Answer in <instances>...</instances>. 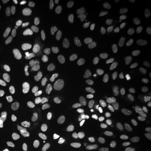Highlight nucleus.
Returning a JSON list of instances; mask_svg holds the SVG:
<instances>
[{
	"label": "nucleus",
	"instance_id": "37998d69",
	"mask_svg": "<svg viewBox=\"0 0 151 151\" xmlns=\"http://www.w3.org/2000/svg\"><path fill=\"white\" fill-rule=\"evenodd\" d=\"M148 84H149L150 87L151 88V73L148 77Z\"/></svg>",
	"mask_w": 151,
	"mask_h": 151
},
{
	"label": "nucleus",
	"instance_id": "c9c22d12",
	"mask_svg": "<svg viewBox=\"0 0 151 151\" xmlns=\"http://www.w3.org/2000/svg\"><path fill=\"white\" fill-rule=\"evenodd\" d=\"M18 2H19L18 0H5L4 1V4H5L6 6L10 7L15 5Z\"/></svg>",
	"mask_w": 151,
	"mask_h": 151
},
{
	"label": "nucleus",
	"instance_id": "b1692460",
	"mask_svg": "<svg viewBox=\"0 0 151 151\" xmlns=\"http://www.w3.org/2000/svg\"><path fill=\"white\" fill-rule=\"evenodd\" d=\"M87 103L90 107L93 109H98L101 106V100L99 96H92L87 100Z\"/></svg>",
	"mask_w": 151,
	"mask_h": 151
},
{
	"label": "nucleus",
	"instance_id": "2f4dec72",
	"mask_svg": "<svg viewBox=\"0 0 151 151\" xmlns=\"http://www.w3.org/2000/svg\"><path fill=\"white\" fill-rule=\"evenodd\" d=\"M32 69V60L31 58H27L23 65V70L25 73L29 75L31 73Z\"/></svg>",
	"mask_w": 151,
	"mask_h": 151
},
{
	"label": "nucleus",
	"instance_id": "f8f14e48",
	"mask_svg": "<svg viewBox=\"0 0 151 151\" xmlns=\"http://www.w3.org/2000/svg\"><path fill=\"white\" fill-rule=\"evenodd\" d=\"M115 59V55L111 53H105L103 54L101 57V64L103 70H108L110 64L113 63Z\"/></svg>",
	"mask_w": 151,
	"mask_h": 151
},
{
	"label": "nucleus",
	"instance_id": "6ab92c4d",
	"mask_svg": "<svg viewBox=\"0 0 151 151\" xmlns=\"http://www.w3.org/2000/svg\"><path fill=\"white\" fill-rule=\"evenodd\" d=\"M62 57L65 62L70 65H75L78 61V58L77 55L68 51L64 52L62 53Z\"/></svg>",
	"mask_w": 151,
	"mask_h": 151
},
{
	"label": "nucleus",
	"instance_id": "393cba45",
	"mask_svg": "<svg viewBox=\"0 0 151 151\" xmlns=\"http://www.w3.org/2000/svg\"><path fill=\"white\" fill-rule=\"evenodd\" d=\"M99 6V16L100 19H105L108 14V7L106 1L101 0Z\"/></svg>",
	"mask_w": 151,
	"mask_h": 151
},
{
	"label": "nucleus",
	"instance_id": "f704fd0d",
	"mask_svg": "<svg viewBox=\"0 0 151 151\" xmlns=\"http://www.w3.org/2000/svg\"><path fill=\"white\" fill-rule=\"evenodd\" d=\"M52 5H53V2H52L51 1H46V2H44L43 4H42L40 6V7L41 9L45 10L51 7Z\"/></svg>",
	"mask_w": 151,
	"mask_h": 151
},
{
	"label": "nucleus",
	"instance_id": "5701e85b",
	"mask_svg": "<svg viewBox=\"0 0 151 151\" xmlns=\"http://www.w3.org/2000/svg\"><path fill=\"white\" fill-rule=\"evenodd\" d=\"M82 75L84 79L86 81H88L91 78V73L90 67L88 64V62L86 60H84L82 63Z\"/></svg>",
	"mask_w": 151,
	"mask_h": 151
},
{
	"label": "nucleus",
	"instance_id": "58836bf2",
	"mask_svg": "<svg viewBox=\"0 0 151 151\" xmlns=\"http://www.w3.org/2000/svg\"><path fill=\"white\" fill-rule=\"evenodd\" d=\"M26 2L28 4V5L30 6L31 8H34L35 7V2L33 0H27Z\"/></svg>",
	"mask_w": 151,
	"mask_h": 151
},
{
	"label": "nucleus",
	"instance_id": "dca6fc26",
	"mask_svg": "<svg viewBox=\"0 0 151 151\" xmlns=\"http://www.w3.org/2000/svg\"><path fill=\"white\" fill-rule=\"evenodd\" d=\"M70 110L68 107L65 106H60L58 107V110L56 111H51L50 113V116L53 119H58L62 117L65 115L70 113Z\"/></svg>",
	"mask_w": 151,
	"mask_h": 151
},
{
	"label": "nucleus",
	"instance_id": "7ed1b4c3",
	"mask_svg": "<svg viewBox=\"0 0 151 151\" xmlns=\"http://www.w3.org/2000/svg\"><path fill=\"white\" fill-rule=\"evenodd\" d=\"M125 89L130 96L132 97L136 96L139 91V83L134 77L130 76L127 80Z\"/></svg>",
	"mask_w": 151,
	"mask_h": 151
},
{
	"label": "nucleus",
	"instance_id": "39448f33",
	"mask_svg": "<svg viewBox=\"0 0 151 151\" xmlns=\"http://www.w3.org/2000/svg\"><path fill=\"white\" fill-rule=\"evenodd\" d=\"M80 92L76 88H71L67 92L66 97L65 98V101L67 105L73 106L78 102L80 99Z\"/></svg>",
	"mask_w": 151,
	"mask_h": 151
},
{
	"label": "nucleus",
	"instance_id": "f257e3e1",
	"mask_svg": "<svg viewBox=\"0 0 151 151\" xmlns=\"http://www.w3.org/2000/svg\"><path fill=\"white\" fill-rule=\"evenodd\" d=\"M26 105L29 113L33 118L40 119L44 114L43 109L38 100L34 97L28 98L26 100Z\"/></svg>",
	"mask_w": 151,
	"mask_h": 151
},
{
	"label": "nucleus",
	"instance_id": "423d86ee",
	"mask_svg": "<svg viewBox=\"0 0 151 151\" xmlns=\"http://www.w3.org/2000/svg\"><path fill=\"white\" fill-rule=\"evenodd\" d=\"M66 67L65 61L60 57H55L50 60L46 65L48 70H64Z\"/></svg>",
	"mask_w": 151,
	"mask_h": 151
},
{
	"label": "nucleus",
	"instance_id": "0eeeda50",
	"mask_svg": "<svg viewBox=\"0 0 151 151\" xmlns=\"http://www.w3.org/2000/svg\"><path fill=\"white\" fill-rule=\"evenodd\" d=\"M115 118L119 125L123 127L127 128L130 124V116L129 114L123 110H119L115 114Z\"/></svg>",
	"mask_w": 151,
	"mask_h": 151
},
{
	"label": "nucleus",
	"instance_id": "aec40b11",
	"mask_svg": "<svg viewBox=\"0 0 151 151\" xmlns=\"http://www.w3.org/2000/svg\"><path fill=\"white\" fill-rule=\"evenodd\" d=\"M148 8V5L146 2H138L135 5L134 9V12L136 16H142L145 14Z\"/></svg>",
	"mask_w": 151,
	"mask_h": 151
},
{
	"label": "nucleus",
	"instance_id": "a19ab883",
	"mask_svg": "<svg viewBox=\"0 0 151 151\" xmlns=\"http://www.w3.org/2000/svg\"><path fill=\"white\" fill-rule=\"evenodd\" d=\"M6 151H18L15 147L13 146H9V147H7L6 150Z\"/></svg>",
	"mask_w": 151,
	"mask_h": 151
},
{
	"label": "nucleus",
	"instance_id": "cd10ccee",
	"mask_svg": "<svg viewBox=\"0 0 151 151\" xmlns=\"http://www.w3.org/2000/svg\"><path fill=\"white\" fill-rule=\"evenodd\" d=\"M7 136L10 140L12 142L19 143L21 141V137L19 134L16 132V130L13 129H9L7 131Z\"/></svg>",
	"mask_w": 151,
	"mask_h": 151
},
{
	"label": "nucleus",
	"instance_id": "7c9ffc66",
	"mask_svg": "<svg viewBox=\"0 0 151 151\" xmlns=\"http://www.w3.org/2000/svg\"><path fill=\"white\" fill-rule=\"evenodd\" d=\"M70 10V7L66 4L64 3H58L57 4V7L56 11L58 13L62 14H67Z\"/></svg>",
	"mask_w": 151,
	"mask_h": 151
},
{
	"label": "nucleus",
	"instance_id": "473e14b6",
	"mask_svg": "<svg viewBox=\"0 0 151 151\" xmlns=\"http://www.w3.org/2000/svg\"><path fill=\"white\" fill-rule=\"evenodd\" d=\"M44 46V42L43 41L39 40L32 44V48L34 52H39L43 49Z\"/></svg>",
	"mask_w": 151,
	"mask_h": 151
},
{
	"label": "nucleus",
	"instance_id": "9d476101",
	"mask_svg": "<svg viewBox=\"0 0 151 151\" xmlns=\"http://www.w3.org/2000/svg\"><path fill=\"white\" fill-rule=\"evenodd\" d=\"M22 58L20 55H15L7 67L6 72L9 76L12 75L16 72L18 67L22 62Z\"/></svg>",
	"mask_w": 151,
	"mask_h": 151
},
{
	"label": "nucleus",
	"instance_id": "79ce46f5",
	"mask_svg": "<svg viewBox=\"0 0 151 151\" xmlns=\"http://www.w3.org/2000/svg\"><path fill=\"white\" fill-rule=\"evenodd\" d=\"M105 151H116V148L115 147H110L106 148Z\"/></svg>",
	"mask_w": 151,
	"mask_h": 151
},
{
	"label": "nucleus",
	"instance_id": "4468645a",
	"mask_svg": "<svg viewBox=\"0 0 151 151\" xmlns=\"http://www.w3.org/2000/svg\"><path fill=\"white\" fill-rule=\"evenodd\" d=\"M78 127V124L76 123L75 121H71L68 122L67 120H64L60 122L59 124V128L62 133L65 134L68 130L71 129L73 127L77 128Z\"/></svg>",
	"mask_w": 151,
	"mask_h": 151
},
{
	"label": "nucleus",
	"instance_id": "c85d7f7f",
	"mask_svg": "<svg viewBox=\"0 0 151 151\" xmlns=\"http://www.w3.org/2000/svg\"><path fill=\"white\" fill-rule=\"evenodd\" d=\"M31 14L28 11H25L23 14L22 19V25L25 29H27L29 28L31 24Z\"/></svg>",
	"mask_w": 151,
	"mask_h": 151
},
{
	"label": "nucleus",
	"instance_id": "ddd939ff",
	"mask_svg": "<svg viewBox=\"0 0 151 151\" xmlns=\"http://www.w3.org/2000/svg\"><path fill=\"white\" fill-rule=\"evenodd\" d=\"M80 132L77 128H72L63 135L62 142H75L79 138Z\"/></svg>",
	"mask_w": 151,
	"mask_h": 151
},
{
	"label": "nucleus",
	"instance_id": "49530a36",
	"mask_svg": "<svg viewBox=\"0 0 151 151\" xmlns=\"http://www.w3.org/2000/svg\"><path fill=\"white\" fill-rule=\"evenodd\" d=\"M0 150H1V147H0Z\"/></svg>",
	"mask_w": 151,
	"mask_h": 151
},
{
	"label": "nucleus",
	"instance_id": "ea45409f",
	"mask_svg": "<svg viewBox=\"0 0 151 151\" xmlns=\"http://www.w3.org/2000/svg\"><path fill=\"white\" fill-rule=\"evenodd\" d=\"M50 107L51 108V110H52V112L56 111L58 110V106H57V104L52 105L50 106Z\"/></svg>",
	"mask_w": 151,
	"mask_h": 151
},
{
	"label": "nucleus",
	"instance_id": "4be33fe9",
	"mask_svg": "<svg viewBox=\"0 0 151 151\" xmlns=\"http://www.w3.org/2000/svg\"><path fill=\"white\" fill-rule=\"evenodd\" d=\"M25 74L23 73H19L14 77V78L11 81L10 86L12 88H15L17 87L20 86L25 80Z\"/></svg>",
	"mask_w": 151,
	"mask_h": 151
},
{
	"label": "nucleus",
	"instance_id": "f03ea898",
	"mask_svg": "<svg viewBox=\"0 0 151 151\" xmlns=\"http://www.w3.org/2000/svg\"><path fill=\"white\" fill-rule=\"evenodd\" d=\"M44 25L45 29L48 31L58 32L62 30L63 26V21L58 16H49L45 21Z\"/></svg>",
	"mask_w": 151,
	"mask_h": 151
},
{
	"label": "nucleus",
	"instance_id": "e433bc0d",
	"mask_svg": "<svg viewBox=\"0 0 151 151\" xmlns=\"http://www.w3.org/2000/svg\"><path fill=\"white\" fill-rule=\"evenodd\" d=\"M73 151H85V148L83 145L81 143L78 142L75 147V149Z\"/></svg>",
	"mask_w": 151,
	"mask_h": 151
},
{
	"label": "nucleus",
	"instance_id": "f3484780",
	"mask_svg": "<svg viewBox=\"0 0 151 151\" xmlns=\"http://www.w3.org/2000/svg\"><path fill=\"white\" fill-rule=\"evenodd\" d=\"M104 102L109 107H114L118 103V99L115 95L106 93L103 96Z\"/></svg>",
	"mask_w": 151,
	"mask_h": 151
},
{
	"label": "nucleus",
	"instance_id": "bb28decb",
	"mask_svg": "<svg viewBox=\"0 0 151 151\" xmlns=\"http://www.w3.org/2000/svg\"><path fill=\"white\" fill-rule=\"evenodd\" d=\"M57 133L55 131H52L49 135V142L50 144V149L52 151H57L58 150V146L55 142Z\"/></svg>",
	"mask_w": 151,
	"mask_h": 151
},
{
	"label": "nucleus",
	"instance_id": "20e7f679",
	"mask_svg": "<svg viewBox=\"0 0 151 151\" xmlns=\"http://www.w3.org/2000/svg\"><path fill=\"white\" fill-rule=\"evenodd\" d=\"M63 93V90L60 88L57 87H49L44 90L43 96L47 101H51L62 97Z\"/></svg>",
	"mask_w": 151,
	"mask_h": 151
},
{
	"label": "nucleus",
	"instance_id": "c03bdc74",
	"mask_svg": "<svg viewBox=\"0 0 151 151\" xmlns=\"http://www.w3.org/2000/svg\"><path fill=\"white\" fill-rule=\"evenodd\" d=\"M35 53H34V52H32V53H30V57H31V58H32V57H35Z\"/></svg>",
	"mask_w": 151,
	"mask_h": 151
},
{
	"label": "nucleus",
	"instance_id": "1a4fd4ad",
	"mask_svg": "<svg viewBox=\"0 0 151 151\" xmlns=\"http://www.w3.org/2000/svg\"><path fill=\"white\" fill-rule=\"evenodd\" d=\"M110 138V133L105 127L100 128L95 134V139L98 142H104Z\"/></svg>",
	"mask_w": 151,
	"mask_h": 151
},
{
	"label": "nucleus",
	"instance_id": "9b49d317",
	"mask_svg": "<svg viewBox=\"0 0 151 151\" xmlns=\"http://www.w3.org/2000/svg\"><path fill=\"white\" fill-rule=\"evenodd\" d=\"M124 20V14L122 11H116L111 16L110 23L114 27L118 28L120 27Z\"/></svg>",
	"mask_w": 151,
	"mask_h": 151
},
{
	"label": "nucleus",
	"instance_id": "c756f323",
	"mask_svg": "<svg viewBox=\"0 0 151 151\" xmlns=\"http://www.w3.org/2000/svg\"><path fill=\"white\" fill-rule=\"evenodd\" d=\"M141 122H146L151 119V108H147L143 110L139 116Z\"/></svg>",
	"mask_w": 151,
	"mask_h": 151
},
{
	"label": "nucleus",
	"instance_id": "6e6552de",
	"mask_svg": "<svg viewBox=\"0 0 151 151\" xmlns=\"http://www.w3.org/2000/svg\"><path fill=\"white\" fill-rule=\"evenodd\" d=\"M124 70L123 63L120 60L116 61L114 65L113 68L111 71V76L114 80L115 81H119L123 76Z\"/></svg>",
	"mask_w": 151,
	"mask_h": 151
},
{
	"label": "nucleus",
	"instance_id": "a211bd4d",
	"mask_svg": "<svg viewBox=\"0 0 151 151\" xmlns=\"http://www.w3.org/2000/svg\"><path fill=\"white\" fill-rule=\"evenodd\" d=\"M11 27L12 30L15 32H19L22 28V22L21 16L19 14H15L12 20Z\"/></svg>",
	"mask_w": 151,
	"mask_h": 151
},
{
	"label": "nucleus",
	"instance_id": "2eb2a0df",
	"mask_svg": "<svg viewBox=\"0 0 151 151\" xmlns=\"http://www.w3.org/2000/svg\"><path fill=\"white\" fill-rule=\"evenodd\" d=\"M148 32L146 28L143 27L139 29L137 33V41L142 46H145L147 43Z\"/></svg>",
	"mask_w": 151,
	"mask_h": 151
},
{
	"label": "nucleus",
	"instance_id": "a878e982",
	"mask_svg": "<svg viewBox=\"0 0 151 151\" xmlns=\"http://www.w3.org/2000/svg\"><path fill=\"white\" fill-rule=\"evenodd\" d=\"M80 44L78 38L76 35H71L68 39V47L72 50H75L78 48Z\"/></svg>",
	"mask_w": 151,
	"mask_h": 151
},
{
	"label": "nucleus",
	"instance_id": "72a5a7b5",
	"mask_svg": "<svg viewBox=\"0 0 151 151\" xmlns=\"http://www.w3.org/2000/svg\"><path fill=\"white\" fill-rule=\"evenodd\" d=\"M59 48V45L57 44H53L51 46H47L44 50V53L45 54H49L54 53Z\"/></svg>",
	"mask_w": 151,
	"mask_h": 151
},
{
	"label": "nucleus",
	"instance_id": "4c0bfd02",
	"mask_svg": "<svg viewBox=\"0 0 151 151\" xmlns=\"http://www.w3.org/2000/svg\"><path fill=\"white\" fill-rule=\"evenodd\" d=\"M118 0H110L109 1V4L111 6V8H115L116 7V6L118 5Z\"/></svg>",
	"mask_w": 151,
	"mask_h": 151
},
{
	"label": "nucleus",
	"instance_id": "a18cd8bd",
	"mask_svg": "<svg viewBox=\"0 0 151 151\" xmlns=\"http://www.w3.org/2000/svg\"><path fill=\"white\" fill-rule=\"evenodd\" d=\"M1 16H2V12H1V11L0 10V19L1 18Z\"/></svg>",
	"mask_w": 151,
	"mask_h": 151
},
{
	"label": "nucleus",
	"instance_id": "412c9836",
	"mask_svg": "<svg viewBox=\"0 0 151 151\" xmlns=\"http://www.w3.org/2000/svg\"><path fill=\"white\" fill-rule=\"evenodd\" d=\"M83 120L86 124L92 125L96 122V114L93 111L88 110L84 114Z\"/></svg>",
	"mask_w": 151,
	"mask_h": 151
}]
</instances>
